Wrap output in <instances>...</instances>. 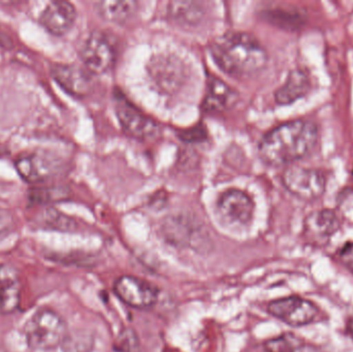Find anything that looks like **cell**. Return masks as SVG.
Returning <instances> with one entry per match:
<instances>
[{"label": "cell", "instance_id": "cell-2", "mask_svg": "<svg viewBox=\"0 0 353 352\" xmlns=\"http://www.w3.org/2000/svg\"><path fill=\"white\" fill-rule=\"evenodd\" d=\"M210 53L222 72L236 79L259 74L268 62L265 48L245 32H228L217 37L211 43Z\"/></svg>", "mask_w": 353, "mask_h": 352}, {"label": "cell", "instance_id": "cell-19", "mask_svg": "<svg viewBox=\"0 0 353 352\" xmlns=\"http://www.w3.org/2000/svg\"><path fill=\"white\" fill-rule=\"evenodd\" d=\"M170 16L179 24L193 26L199 24L203 17L201 2L175 1L170 3Z\"/></svg>", "mask_w": 353, "mask_h": 352}, {"label": "cell", "instance_id": "cell-14", "mask_svg": "<svg viewBox=\"0 0 353 352\" xmlns=\"http://www.w3.org/2000/svg\"><path fill=\"white\" fill-rule=\"evenodd\" d=\"M14 167L19 176L27 183H43L53 175V165L50 163L49 158L37 153L18 157Z\"/></svg>", "mask_w": 353, "mask_h": 352}, {"label": "cell", "instance_id": "cell-24", "mask_svg": "<svg viewBox=\"0 0 353 352\" xmlns=\"http://www.w3.org/2000/svg\"><path fill=\"white\" fill-rule=\"evenodd\" d=\"M338 260L353 275V242H346L337 251Z\"/></svg>", "mask_w": 353, "mask_h": 352}, {"label": "cell", "instance_id": "cell-16", "mask_svg": "<svg viewBox=\"0 0 353 352\" xmlns=\"http://www.w3.org/2000/svg\"><path fill=\"white\" fill-rule=\"evenodd\" d=\"M311 87L308 72L302 68H296L290 72L285 83L276 91V103L281 105H290L306 96L310 92Z\"/></svg>", "mask_w": 353, "mask_h": 352}, {"label": "cell", "instance_id": "cell-20", "mask_svg": "<svg viewBox=\"0 0 353 352\" xmlns=\"http://www.w3.org/2000/svg\"><path fill=\"white\" fill-rule=\"evenodd\" d=\"M304 344L292 334H283L265 343V352H303Z\"/></svg>", "mask_w": 353, "mask_h": 352}, {"label": "cell", "instance_id": "cell-18", "mask_svg": "<svg viewBox=\"0 0 353 352\" xmlns=\"http://www.w3.org/2000/svg\"><path fill=\"white\" fill-rule=\"evenodd\" d=\"M97 10L101 18L109 22L123 23L138 10V2L130 0H108L97 2Z\"/></svg>", "mask_w": 353, "mask_h": 352}, {"label": "cell", "instance_id": "cell-8", "mask_svg": "<svg viewBox=\"0 0 353 352\" xmlns=\"http://www.w3.org/2000/svg\"><path fill=\"white\" fill-rule=\"evenodd\" d=\"M81 59L89 74H103L115 63V48L105 33L92 32L81 49Z\"/></svg>", "mask_w": 353, "mask_h": 352}, {"label": "cell", "instance_id": "cell-21", "mask_svg": "<svg viewBox=\"0 0 353 352\" xmlns=\"http://www.w3.org/2000/svg\"><path fill=\"white\" fill-rule=\"evenodd\" d=\"M92 346L93 341L89 335L82 333L70 334V332L61 345L63 352H90Z\"/></svg>", "mask_w": 353, "mask_h": 352}, {"label": "cell", "instance_id": "cell-13", "mask_svg": "<svg viewBox=\"0 0 353 352\" xmlns=\"http://www.w3.org/2000/svg\"><path fill=\"white\" fill-rule=\"evenodd\" d=\"M54 80L70 94L83 97L91 90L90 74L85 68L72 64H55L51 68Z\"/></svg>", "mask_w": 353, "mask_h": 352}, {"label": "cell", "instance_id": "cell-15", "mask_svg": "<svg viewBox=\"0 0 353 352\" xmlns=\"http://www.w3.org/2000/svg\"><path fill=\"white\" fill-rule=\"evenodd\" d=\"M21 302V282L14 269L0 262V314L17 311Z\"/></svg>", "mask_w": 353, "mask_h": 352}, {"label": "cell", "instance_id": "cell-17", "mask_svg": "<svg viewBox=\"0 0 353 352\" xmlns=\"http://www.w3.org/2000/svg\"><path fill=\"white\" fill-rule=\"evenodd\" d=\"M236 99L234 90L223 81L217 78L210 79L207 94L203 101V109L208 112H220L230 107Z\"/></svg>", "mask_w": 353, "mask_h": 352}, {"label": "cell", "instance_id": "cell-3", "mask_svg": "<svg viewBox=\"0 0 353 352\" xmlns=\"http://www.w3.org/2000/svg\"><path fill=\"white\" fill-rule=\"evenodd\" d=\"M68 330L64 318L55 310L41 308L23 326V335L29 349L50 351L61 347Z\"/></svg>", "mask_w": 353, "mask_h": 352}, {"label": "cell", "instance_id": "cell-9", "mask_svg": "<svg viewBox=\"0 0 353 352\" xmlns=\"http://www.w3.org/2000/svg\"><path fill=\"white\" fill-rule=\"evenodd\" d=\"M217 213L220 219L230 227H246L252 219L254 203L242 190H226L218 198Z\"/></svg>", "mask_w": 353, "mask_h": 352}, {"label": "cell", "instance_id": "cell-23", "mask_svg": "<svg viewBox=\"0 0 353 352\" xmlns=\"http://www.w3.org/2000/svg\"><path fill=\"white\" fill-rule=\"evenodd\" d=\"M16 222L10 211L0 208V241L10 237L14 231Z\"/></svg>", "mask_w": 353, "mask_h": 352}, {"label": "cell", "instance_id": "cell-4", "mask_svg": "<svg viewBox=\"0 0 353 352\" xmlns=\"http://www.w3.org/2000/svg\"><path fill=\"white\" fill-rule=\"evenodd\" d=\"M114 109L126 134L140 141L152 140L161 134L159 124L130 103L120 91L114 93Z\"/></svg>", "mask_w": 353, "mask_h": 352}, {"label": "cell", "instance_id": "cell-12", "mask_svg": "<svg viewBox=\"0 0 353 352\" xmlns=\"http://www.w3.org/2000/svg\"><path fill=\"white\" fill-rule=\"evenodd\" d=\"M150 76L161 90L175 91L184 82V66L176 58L159 57L151 61Z\"/></svg>", "mask_w": 353, "mask_h": 352}, {"label": "cell", "instance_id": "cell-11", "mask_svg": "<svg viewBox=\"0 0 353 352\" xmlns=\"http://www.w3.org/2000/svg\"><path fill=\"white\" fill-rule=\"evenodd\" d=\"M341 227L339 217L330 209L315 211L305 219V237L313 244L323 245L331 240Z\"/></svg>", "mask_w": 353, "mask_h": 352}, {"label": "cell", "instance_id": "cell-6", "mask_svg": "<svg viewBox=\"0 0 353 352\" xmlns=\"http://www.w3.org/2000/svg\"><path fill=\"white\" fill-rule=\"evenodd\" d=\"M282 182L290 194L304 200H317L327 189V176L323 172L301 165H288Z\"/></svg>", "mask_w": 353, "mask_h": 352}, {"label": "cell", "instance_id": "cell-7", "mask_svg": "<svg viewBox=\"0 0 353 352\" xmlns=\"http://www.w3.org/2000/svg\"><path fill=\"white\" fill-rule=\"evenodd\" d=\"M114 291L124 304L134 309H150L159 302V289L140 277H119L114 283Z\"/></svg>", "mask_w": 353, "mask_h": 352}, {"label": "cell", "instance_id": "cell-5", "mask_svg": "<svg viewBox=\"0 0 353 352\" xmlns=\"http://www.w3.org/2000/svg\"><path fill=\"white\" fill-rule=\"evenodd\" d=\"M267 311L270 315L292 328L309 326L321 318V309L316 304L299 296H290L272 301L268 305Z\"/></svg>", "mask_w": 353, "mask_h": 352}, {"label": "cell", "instance_id": "cell-22", "mask_svg": "<svg viewBox=\"0 0 353 352\" xmlns=\"http://www.w3.org/2000/svg\"><path fill=\"white\" fill-rule=\"evenodd\" d=\"M116 345L120 352H134L138 351L139 341L132 330H126L125 332L121 333Z\"/></svg>", "mask_w": 353, "mask_h": 352}, {"label": "cell", "instance_id": "cell-1", "mask_svg": "<svg viewBox=\"0 0 353 352\" xmlns=\"http://www.w3.org/2000/svg\"><path fill=\"white\" fill-rule=\"evenodd\" d=\"M319 130L310 120L286 122L270 130L259 143L261 158L267 165H294L308 156L319 143Z\"/></svg>", "mask_w": 353, "mask_h": 352}, {"label": "cell", "instance_id": "cell-10", "mask_svg": "<svg viewBox=\"0 0 353 352\" xmlns=\"http://www.w3.org/2000/svg\"><path fill=\"white\" fill-rule=\"evenodd\" d=\"M77 19V10L74 4L63 0H56L47 4L39 22L41 26L56 37L66 34L74 26Z\"/></svg>", "mask_w": 353, "mask_h": 352}]
</instances>
